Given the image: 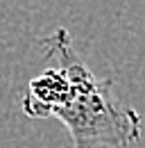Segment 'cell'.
<instances>
[{"mask_svg":"<svg viewBox=\"0 0 145 148\" xmlns=\"http://www.w3.org/2000/svg\"><path fill=\"white\" fill-rule=\"evenodd\" d=\"M50 62L23 96V112L30 119H59L72 148H129L141 139L143 119L120 103L107 77H98L79 59L70 34L57 27L41 41Z\"/></svg>","mask_w":145,"mask_h":148,"instance_id":"obj_1","label":"cell"}]
</instances>
